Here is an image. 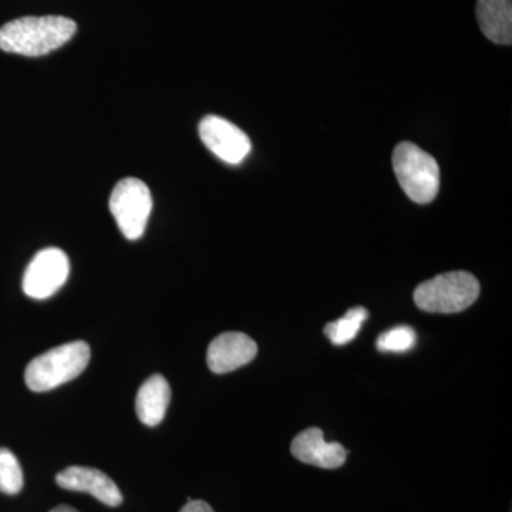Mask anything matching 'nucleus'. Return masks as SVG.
<instances>
[{"mask_svg":"<svg viewBox=\"0 0 512 512\" xmlns=\"http://www.w3.org/2000/svg\"><path fill=\"white\" fill-rule=\"evenodd\" d=\"M74 20L63 16H26L0 28V49L28 57L49 55L76 33Z\"/></svg>","mask_w":512,"mask_h":512,"instance_id":"obj_1","label":"nucleus"},{"mask_svg":"<svg viewBox=\"0 0 512 512\" xmlns=\"http://www.w3.org/2000/svg\"><path fill=\"white\" fill-rule=\"evenodd\" d=\"M90 355L92 350L83 340L47 350L26 367L25 382L32 392H49L82 375L89 365Z\"/></svg>","mask_w":512,"mask_h":512,"instance_id":"obj_2","label":"nucleus"},{"mask_svg":"<svg viewBox=\"0 0 512 512\" xmlns=\"http://www.w3.org/2000/svg\"><path fill=\"white\" fill-rule=\"evenodd\" d=\"M393 168L400 187L417 204H429L439 194V164L416 144L404 141L394 148Z\"/></svg>","mask_w":512,"mask_h":512,"instance_id":"obj_3","label":"nucleus"},{"mask_svg":"<svg viewBox=\"0 0 512 512\" xmlns=\"http://www.w3.org/2000/svg\"><path fill=\"white\" fill-rule=\"evenodd\" d=\"M480 295L476 276L464 271L447 272L423 282L414 291V302L421 311L457 313L466 311Z\"/></svg>","mask_w":512,"mask_h":512,"instance_id":"obj_4","label":"nucleus"},{"mask_svg":"<svg viewBox=\"0 0 512 512\" xmlns=\"http://www.w3.org/2000/svg\"><path fill=\"white\" fill-rule=\"evenodd\" d=\"M109 207L124 237L130 241L143 237L153 211V197L144 181L121 180L111 192Z\"/></svg>","mask_w":512,"mask_h":512,"instance_id":"obj_5","label":"nucleus"},{"mask_svg":"<svg viewBox=\"0 0 512 512\" xmlns=\"http://www.w3.org/2000/svg\"><path fill=\"white\" fill-rule=\"evenodd\" d=\"M70 274L69 256L59 248L37 252L23 275V292L32 299L50 298L64 284Z\"/></svg>","mask_w":512,"mask_h":512,"instance_id":"obj_6","label":"nucleus"},{"mask_svg":"<svg viewBox=\"0 0 512 512\" xmlns=\"http://www.w3.org/2000/svg\"><path fill=\"white\" fill-rule=\"evenodd\" d=\"M200 137L205 147L228 164H241L251 153V140L241 128L218 116L201 120Z\"/></svg>","mask_w":512,"mask_h":512,"instance_id":"obj_7","label":"nucleus"},{"mask_svg":"<svg viewBox=\"0 0 512 512\" xmlns=\"http://www.w3.org/2000/svg\"><path fill=\"white\" fill-rule=\"evenodd\" d=\"M258 346L254 339L241 332L222 333L212 340L207 353V363L211 372L217 375L234 372L255 359Z\"/></svg>","mask_w":512,"mask_h":512,"instance_id":"obj_8","label":"nucleus"},{"mask_svg":"<svg viewBox=\"0 0 512 512\" xmlns=\"http://www.w3.org/2000/svg\"><path fill=\"white\" fill-rule=\"evenodd\" d=\"M56 483L64 490L89 493L109 507H119L123 504L120 488L107 474L97 468L67 467L62 473L57 474Z\"/></svg>","mask_w":512,"mask_h":512,"instance_id":"obj_9","label":"nucleus"},{"mask_svg":"<svg viewBox=\"0 0 512 512\" xmlns=\"http://www.w3.org/2000/svg\"><path fill=\"white\" fill-rule=\"evenodd\" d=\"M293 457L305 464L319 468L342 467L348 458V451L339 443H328L323 431L312 427L299 433L291 444Z\"/></svg>","mask_w":512,"mask_h":512,"instance_id":"obj_10","label":"nucleus"},{"mask_svg":"<svg viewBox=\"0 0 512 512\" xmlns=\"http://www.w3.org/2000/svg\"><path fill=\"white\" fill-rule=\"evenodd\" d=\"M171 402V387L164 376L153 375L138 389L137 417L148 427L158 426L164 420Z\"/></svg>","mask_w":512,"mask_h":512,"instance_id":"obj_11","label":"nucleus"},{"mask_svg":"<svg viewBox=\"0 0 512 512\" xmlns=\"http://www.w3.org/2000/svg\"><path fill=\"white\" fill-rule=\"evenodd\" d=\"M477 20L481 32L488 40L495 45H511V0H477Z\"/></svg>","mask_w":512,"mask_h":512,"instance_id":"obj_12","label":"nucleus"},{"mask_svg":"<svg viewBox=\"0 0 512 512\" xmlns=\"http://www.w3.org/2000/svg\"><path fill=\"white\" fill-rule=\"evenodd\" d=\"M367 318H369V312L362 306H356V308L350 309L342 318L328 323L325 328V335L328 336L333 345H348L356 338Z\"/></svg>","mask_w":512,"mask_h":512,"instance_id":"obj_13","label":"nucleus"},{"mask_svg":"<svg viewBox=\"0 0 512 512\" xmlns=\"http://www.w3.org/2000/svg\"><path fill=\"white\" fill-rule=\"evenodd\" d=\"M23 483L25 480L18 458L8 448H0V493L19 494Z\"/></svg>","mask_w":512,"mask_h":512,"instance_id":"obj_14","label":"nucleus"},{"mask_svg":"<svg viewBox=\"0 0 512 512\" xmlns=\"http://www.w3.org/2000/svg\"><path fill=\"white\" fill-rule=\"evenodd\" d=\"M417 335L410 326H396L377 339V350L383 353H406L416 346Z\"/></svg>","mask_w":512,"mask_h":512,"instance_id":"obj_15","label":"nucleus"},{"mask_svg":"<svg viewBox=\"0 0 512 512\" xmlns=\"http://www.w3.org/2000/svg\"><path fill=\"white\" fill-rule=\"evenodd\" d=\"M180 512H214L211 505L201 500H191L188 498V503L184 505L183 510Z\"/></svg>","mask_w":512,"mask_h":512,"instance_id":"obj_16","label":"nucleus"},{"mask_svg":"<svg viewBox=\"0 0 512 512\" xmlns=\"http://www.w3.org/2000/svg\"><path fill=\"white\" fill-rule=\"evenodd\" d=\"M50 512H79L74 510L73 507H69V505H59V507L53 508Z\"/></svg>","mask_w":512,"mask_h":512,"instance_id":"obj_17","label":"nucleus"}]
</instances>
